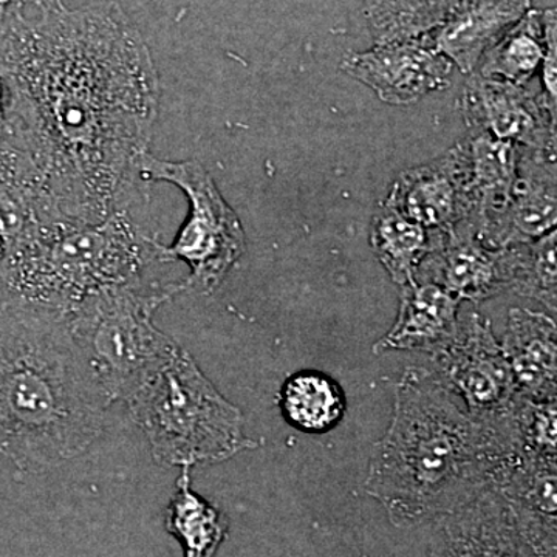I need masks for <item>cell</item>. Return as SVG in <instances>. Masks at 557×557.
I'll return each instance as SVG.
<instances>
[{
    "label": "cell",
    "mask_w": 557,
    "mask_h": 557,
    "mask_svg": "<svg viewBox=\"0 0 557 557\" xmlns=\"http://www.w3.org/2000/svg\"><path fill=\"white\" fill-rule=\"evenodd\" d=\"M17 145L58 218L127 208L148 152L160 84L149 47L116 3L28 14L0 35Z\"/></svg>",
    "instance_id": "1"
},
{
    "label": "cell",
    "mask_w": 557,
    "mask_h": 557,
    "mask_svg": "<svg viewBox=\"0 0 557 557\" xmlns=\"http://www.w3.org/2000/svg\"><path fill=\"white\" fill-rule=\"evenodd\" d=\"M519 457L512 410L472 417L437 375L412 366L395 384L394 417L373 450L366 493L395 527L423 525L493 486Z\"/></svg>",
    "instance_id": "2"
},
{
    "label": "cell",
    "mask_w": 557,
    "mask_h": 557,
    "mask_svg": "<svg viewBox=\"0 0 557 557\" xmlns=\"http://www.w3.org/2000/svg\"><path fill=\"white\" fill-rule=\"evenodd\" d=\"M108 399L62 314L10 300L0 311V454L42 472L81 456L104 426Z\"/></svg>",
    "instance_id": "3"
},
{
    "label": "cell",
    "mask_w": 557,
    "mask_h": 557,
    "mask_svg": "<svg viewBox=\"0 0 557 557\" xmlns=\"http://www.w3.org/2000/svg\"><path fill=\"white\" fill-rule=\"evenodd\" d=\"M153 240L127 208L94 222L46 219L3 252V281L11 300L65 314L106 289L137 284L159 259Z\"/></svg>",
    "instance_id": "4"
},
{
    "label": "cell",
    "mask_w": 557,
    "mask_h": 557,
    "mask_svg": "<svg viewBox=\"0 0 557 557\" xmlns=\"http://www.w3.org/2000/svg\"><path fill=\"white\" fill-rule=\"evenodd\" d=\"M127 405L157 463L207 467L256 448L245 435L239 408L220 394L182 347L175 348Z\"/></svg>",
    "instance_id": "5"
},
{
    "label": "cell",
    "mask_w": 557,
    "mask_h": 557,
    "mask_svg": "<svg viewBox=\"0 0 557 557\" xmlns=\"http://www.w3.org/2000/svg\"><path fill=\"white\" fill-rule=\"evenodd\" d=\"M178 285L106 289L62 314L91 379L108 403L127 401L170 359L177 344L153 325L152 313Z\"/></svg>",
    "instance_id": "6"
},
{
    "label": "cell",
    "mask_w": 557,
    "mask_h": 557,
    "mask_svg": "<svg viewBox=\"0 0 557 557\" xmlns=\"http://www.w3.org/2000/svg\"><path fill=\"white\" fill-rule=\"evenodd\" d=\"M138 175L149 182L172 183L188 197L189 215L175 240L170 247L153 240L157 258L188 263L190 274L177 284L180 292H214L245 252V233L236 212L199 161L175 163L146 152L138 161Z\"/></svg>",
    "instance_id": "7"
},
{
    "label": "cell",
    "mask_w": 557,
    "mask_h": 557,
    "mask_svg": "<svg viewBox=\"0 0 557 557\" xmlns=\"http://www.w3.org/2000/svg\"><path fill=\"white\" fill-rule=\"evenodd\" d=\"M431 358L440 381L460 395L468 412L480 420L505 416L520 395L491 322L482 314H469L456 339Z\"/></svg>",
    "instance_id": "8"
},
{
    "label": "cell",
    "mask_w": 557,
    "mask_h": 557,
    "mask_svg": "<svg viewBox=\"0 0 557 557\" xmlns=\"http://www.w3.org/2000/svg\"><path fill=\"white\" fill-rule=\"evenodd\" d=\"M461 112L472 134L556 153V106L544 91L474 75L461 94Z\"/></svg>",
    "instance_id": "9"
},
{
    "label": "cell",
    "mask_w": 557,
    "mask_h": 557,
    "mask_svg": "<svg viewBox=\"0 0 557 557\" xmlns=\"http://www.w3.org/2000/svg\"><path fill=\"white\" fill-rule=\"evenodd\" d=\"M468 141L432 163L401 172L384 203L431 233H449L474 214Z\"/></svg>",
    "instance_id": "10"
},
{
    "label": "cell",
    "mask_w": 557,
    "mask_h": 557,
    "mask_svg": "<svg viewBox=\"0 0 557 557\" xmlns=\"http://www.w3.org/2000/svg\"><path fill=\"white\" fill-rule=\"evenodd\" d=\"M515 263V245L487 247L467 220L449 233H434V248L418 267L416 282L479 304L511 289Z\"/></svg>",
    "instance_id": "11"
},
{
    "label": "cell",
    "mask_w": 557,
    "mask_h": 557,
    "mask_svg": "<svg viewBox=\"0 0 557 557\" xmlns=\"http://www.w3.org/2000/svg\"><path fill=\"white\" fill-rule=\"evenodd\" d=\"M341 67L375 91L381 101L408 106L432 91L446 89L454 64L435 49L431 36L426 35L347 54Z\"/></svg>",
    "instance_id": "12"
},
{
    "label": "cell",
    "mask_w": 557,
    "mask_h": 557,
    "mask_svg": "<svg viewBox=\"0 0 557 557\" xmlns=\"http://www.w3.org/2000/svg\"><path fill=\"white\" fill-rule=\"evenodd\" d=\"M556 153L520 146L511 200L479 239L490 248H508L530 244L556 230Z\"/></svg>",
    "instance_id": "13"
},
{
    "label": "cell",
    "mask_w": 557,
    "mask_h": 557,
    "mask_svg": "<svg viewBox=\"0 0 557 557\" xmlns=\"http://www.w3.org/2000/svg\"><path fill=\"white\" fill-rule=\"evenodd\" d=\"M556 457L520 456L493 487L531 557H557Z\"/></svg>",
    "instance_id": "14"
},
{
    "label": "cell",
    "mask_w": 557,
    "mask_h": 557,
    "mask_svg": "<svg viewBox=\"0 0 557 557\" xmlns=\"http://www.w3.org/2000/svg\"><path fill=\"white\" fill-rule=\"evenodd\" d=\"M429 557H531L496 487L435 520Z\"/></svg>",
    "instance_id": "15"
},
{
    "label": "cell",
    "mask_w": 557,
    "mask_h": 557,
    "mask_svg": "<svg viewBox=\"0 0 557 557\" xmlns=\"http://www.w3.org/2000/svg\"><path fill=\"white\" fill-rule=\"evenodd\" d=\"M530 9L531 0H463L429 36L454 67L472 73L483 54Z\"/></svg>",
    "instance_id": "16"
},
{
    "label": "cell",
    "mask_w": 557,
    "mask_h": 557,
    "mask_svg": "<svg viewBox=\"0 0 557 557\" xmlns=\"http://www.w3.org/2000/svg\"><path fill=\"white\" fill-rule=\"evenodd\" d=\"M460 299L434 284L410 282L401 287L397 322L373 346V354L394 350L434 355L456 339L460 330Z\"/></svg>",
    "instance_id": "17"
},
{
    "label": "cell",
    "mask_w": 557,
    "mask_h": 557,
    "mask_svg": "<svg viewBox=\"0 0 557 557\" xmlns=\"http://www.w3.org/2000/svg\"><path fill=\"white\" fill-rule=\"evenodd\" d=\"M500 347L522 397L537 403L557 399L555 319L537 311L512 309Z\"/></svg>",
    "instance_id": "18"
},
{
    "label": "cell",
    "mask_w": 557,
    "mask_h": 557,
    "mask_svg": "<svg viewBox=\"0 0 557 557\" xmlns=\"http://www.w3.org/2000/svg\"><path fill=\"white\" fill-rule=\"evenodd\" d=\"M471 159V185L474 214L471 223L475 236L504 214L511 200L518 177L520 146L486 134H472L467 139Z\"/></svg>",
    "instance_id": "19"
},
{
    "label": "cell",
    "mask_w": 557,
    "mask_h": 557,
    "mask_svg": "<svg viewBox=\"0 0 557 557\" xmlns=\"http://www.w3.org/2000/svg\"><path fill=\"white\" fill-rule=\"evenodd\" d=\"M370 245L392 281L405 287L434 248V233L383 203L373 218Z\"/></svg>",
    "instance_id": "20"
},
{
    "label": "cell",
    "mask_w": 557,
    "mask_h": 557,
    "mask_svg": "<svg viewBox=\"0 0 557 557\" xmlns=\"http://www.w3.org/2000/svg\"><path fill=\"white\" fill-rule=\"evenodd\" d=\"M278 406L293 428L310 434H324L343 420L346 395L335 380L307 370L285 381Z\"/></svg>",
    "instance_id": "21"
},
{
    "label": "cell",
    "mask_w": 557,
    "mask_h": 557,
    "mask_svg": "<svg viewBox=\"0 0 557 557\" xmlns=\"http://www.w3.org/2000/svg\"><path fill=\"white\" fill-rule=\"evenodd\" d=\"M182 471L168 507V531L182 544L183 557H214L228 536V520L190 490V469Z\"/></svg>",
    "instance_id": "22"
},
{
    "label": "cell",
    "mask_w": 557,
    "mask_h": 557,
    "mask_svg": "<svg viewBox=\"0 0 557 557\" xmlns=\"http://www.w3.org/2000/svg\"><path fill=\"white\" fill-rule=\"evenodd\" d=\"M545 38L542 11L530 9L522 20L483 54L480 76L527 86L544 61Z\"/></svg>",
    "instance_id": "23"
},
{
    "label": "cell",
    "mask_w": 557,
    "mask_h": 557,
    "mask_svg": "<svg viewBox=\"0 0 557 557\" xmlns=\"http://www.w3.org/2000/svg\"><path fill=\"white\" fill-rule=\"evenodd\" d=\"M463 0H364L366 20L379 44L431 35Z\"/></svg>",
    "instance_id": "24"
},
{
    "label": "cell",
    "mask_w": 557,
    "mask_h": 557,
    "mask_svg": "<svg viewBox=\"0 0 557 557\" xmlns=\"http://www.w3.org/2000/svg\"><path fill=\"white\" fill-rule=\"evenodd\" d=\"M556 230L530 244L515 245L516 263L512 292L537 300L556 314Z\"/></svg>",
    "instance_id": "25"
},
{
    "label": "cell",
    "mask_w": 557,
    "mask_h": 557,
    "mask_svg": "<svg viewBox=\"0 0 557 557\" xmlns=\"http://www.w3.org/2000/svg\"><path fill=\"white\" fill-rule=\"evenodd\" d=\"M557 399L537 403L518 395L512 405L520 456L557 457Z\"/></svg>",
    "instance_id": "26"
},
{
    "label": "cell",
    "mask_w": 557,
    "mask_h": 557,
    "mask_svg": "<svg viewBox=\"0 0 557 557\" xmlns=\"http://www.w3.org/2000/svg\"><path fill=\"white\" fill-rule=\"evenodd\" d=\"M544 21L545 54L542 61V79L544 94L552 104L556 106L557 97V17L556 9L542 10Z\"/></svg>",
    "instance_id": "27"
},
{
    "label": "cell",
    "mask_w": 557,
    "mask_h": 557,
    "mask_svg": "<svg viewBox=\"0 0 557 557\" xmlns=\"http://www.w3.org/2000/svg\"><path fill=\"white\" fill-rule=\"evenodd\" d=\"M7 145H16V134H14L13 123V102H11V91L5 75L0 69V148Z\"/></svg>",
    "instance_id": "28"
},
{
    "label": "cell",
    "mask_w": 557,
    "mask_h": 557,
    "mask_svg": "<svg viewBox=\"0 0 557 557\" xmlns=\"http://www.w3.org/2000/svg\"><path fill=\"white\" fill-rule=\"evenodd\" d=\"M42 11L47 10L39 9L35 0H0V35L21 17Z\"/></svg>",
    "instance_id": "29"
},
{
    "label": "cell",
    "mask_w": 557,
    "mask_h": 557,
    "mask_svg": "<svg viewBox=\"0 0 557 557\" xmlns=\"http://www.w3.org/2000/svg\"><path fill=\"white\" fill-rule=\"evenodd\" d=\"M36 5L39 7V9L47 10V9H53V7L60 5L61 0H35Z\"/></svg>",
    "instance_id": "30"
}]
</instances>
